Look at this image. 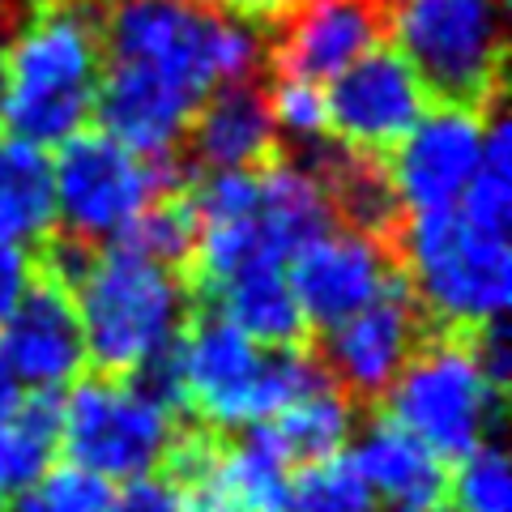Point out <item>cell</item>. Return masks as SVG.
I'll list each match as a JSON object with an SVG mask.
<instances>
[{"mask_svg": "<svg viewBox=\"0 0 512 512\" xmlns=\"http://www.w3.org/2000/svg\"><path fill=\"white\" fill-rule=\"evenodd\" d=\"M389 47L410 64L431 107L500 120L504 107V0H393Z\"/></svg>", "mask_w": 512, "mask_h": 512, "instance_id": "cell-1", "label": "cell"}, {"mask_svg": "<svg viewBox=\"0 0 512 512\" xmlns=\"http://www.w3.org/2000/svg\"><path fill=\"white\" fill-rule=\"evenodd\" d=\"M107 22L82 18L69 9L30 13L9 47V137L30 146H60L90 124L94 90L103 73Z\"/></svg>", "mask_w": 512, "mask_h": 512, "instance_id": "cell-2", "label": "cell"}, {"mask_svg": "<svg viewBox=\"0 0 512 512\" xmlns=\"http://www.w3.org/2000/svg\"><path fill=\"white\" fill-rule=\"evenodd\" d=\"M73 303L86 338V376L103 380H128L188 312V295L171 269L116 244H103Z\"/></svg>", "mask_w": 512, "mask_h": 512, "instance_id": "cell-3", "label": "cell"}, {"mask_svg": "<svg viewBox=\"0 0 512 512\" xmlns=\"http://www.w3.org/2000/svg\"><path fill=\"white\" fill-rule=\"evenodd\" d=\"M397 274L431 329H478L508 308V244L470 227L461 214H410L397 248Z\"/></svg>", "mask_w": 512, "mask_h": 512, "instance_id": "cell-4", "label": "cell"}, {"mask_svg": "<svg viewBox=\"0 0 512 512\" xmlns=\"http://www.w3.org/2000/svg\"><path fill=\"white\" fill-rule=\"evenodd\" d=\"M376 410L440 461H461L504 423V397L474 363V329H431Z\"/></svg>", "mask_w": 512, "mask_h": 512, "instance_id": "cell-5", "label": "cell"}, {"mask_svg": "<svg viewBox=\"0 0 512 512\" xmlns=\"http://www.w3.org/2000/svg\"><path fill=\"white\" fill-rule=\"evenodd\" d=\"M171 427L175 423L167 414L133 393L124 380L82 376L64 397L60 453L69 457V466L103 483H133L158 466Z\"/></svg>", "mask_w": 512, "mask_h": 512, "instance_id": "cell-6", "label": "cell"}, {"mask_svg": "<svg viewBox=\"0 0 512 512\" xmlns=\"http://www.w3.org/2000/svg\"><path fill=\"white\" fill-rule=\"evenodd\" d=\"M427 333L431 325L414 303L406 278L393 274L363 312L325 333H312V355L333 389L359 414H367L389 397L397 372L423 346Z\"/></svg>", "mask_w": 512, "mask_h": 512, "instance_id": "cell-7", "label": "cell"}, {"mask_svg": "<svg viewBox=\"0 0 512 512\" xmlns=\"http://www.w3.org/2000/svg\"><path fill=\"white\" fill-rule=\"evenodd\" d=\"M56 197L64 210V231L90 239V244H107L141 205H146L158 188H167L163 171L154 158H141L111 141L99 128H77L69 141H60L56 167Z\"/></svg>", "mask_w": 512, "mask_h": 512, "instance_id": "cell-8", "label": "cell"}, {"mask_svg": "<svg viewBox=\"0 0 512 512\" xmlns=\"http://www.w3.org/2000/svg\"><path fill=\"white\" fill-rule=\"evenodd\" d=\"M393 0H295L261 39V73L269 82L320 86L363 52L389 43Z\"/></svg>", "mask_w": 512, "mask_h": 512, "instance_id": "cell-9", "label": "cell"}, {"mask_svg": "<svg viewBox=\"0 0 512 512\" xmlns=\"http://www.w3.org/2000/svg\"><path fill=\"white\" fill-rule=\"evenodd\" d=\"M320 103H325V133L338 146L372 158H389L431 107L410 64L389 43L333 73L329 90H320Z\"/></svg>", "mask_w": 512, "mask_h": 512, "instance_id": "cell-10", "label": "cell"}, {"mask_svg": "<svg viewBox=\"0 0 512 512\" xmlns=\"http://www.w3.org/2000/svg\"><path fill=\"white\" fill-rule=\"evenodd\" d=\"M261 355L214 303H188L184 312V384L188 414L210 427L235 431L252 423V397L261 380Z\"/></svg>", "mask_w": 512, "mask_h": 512, "instance_id": "cell-11", "label": "cell"}, {"mask_svg": "<svg viewBox=\"0 0 512 512\" xmlns=\"http://www.w3.org/2000/svg\"><path fill=\"white\" fill-rule=\"evenodd\" d=\"M483 154V120L453 107H427V116L384 158L393 188L410 214H444L474 180Z\"/></svg>", "mask_w": 512, "mask_h": 512, "instance_id": "cell-12", "label": "cell"}, {"mask_svg": "<svg viewBox=\"0 0 512 512\" xmlns=\"http://www.w3.org/2000/svg\"><path fill=\"white\" fill-rule=\"evenodd\" d=\"M0 359L35 389H60L86 376V338L73 295L30 265L26 291L0 325Z\"/></svg>", "mask_w": 512, "mask_h": 512, "instance_id": "cell-13", "label": "cell"}, {"mask_svg": "<svg viewBox=\"0 0 512 512\" xmlns=\"http://www.w3.org/2000/svg\"><path fill=\"white\" fill-rule=\"evenodd\" d=\"M278 128L269 116V82L256 69L248 77L218 82L192 116L180 158L197 171H261L278 158Z\"/></svg>", "mask_w": 512, "mask_h": 512, "instance_id": "cell-14", "label": "cell"}, {"mask_svg": "<svg viewBox=\"0 0 512 512\" xmlns=\"http://www.w3.org/2000/svg\"><path fill=\"white\" fill-rule=\"evenodd\" d=\"M393 274L397 269L372 239L350 235V231H329L291 256L286 282H291V295L299 303L303 320H308V329L325 333L355 312H363Z\"/></svg>", "mask_w": 512, "mask_h": 512, "instance_id": "cell-15", "label": "cell"}, {"mask_svg": "<svg viewBox=\"0 0 512 512\" xmlns=\"http://www.w3.org/2000/svg\"><path fill=\"white\" fill-rule=\"evenodd\" d=\"M355 466L363 483L402 508H448V466L384 410L363 414Z\"/></svg>", "mask_w": 512, "mask_h": 512, "instance_id": "cell-16", "label": "cell"}, {"mask_svg": "<svg viewBox=\"0 0 512 512\" xmlns=\"http://www.w3.org/2000/svg\"><path fill=\"white\" fill-rule=\"evenodd\" d=\"M214 308L256 346H308L312 329L291 295L282 265H248L214 291Z\"/></svg>", "mask_w": 512, "mask_h": 512, "instance_id": "cell-17", "label": "cell"}, {"mask_svg": "<svg viewBox=\"0 0 512 512\" xmlns=\"http://www.w3.org/2000/svg\"><path fill=\"white\" fill-rule=\"evenodd\" d=\"M56 222L52 158L30 141L0 133V239L35 248Z\"/></svg>", "mask_w": 512, "mask_h": 512, "instance_id": "cell-18", "label": "cell"}, {"mask_svg": "<svg viewBox=\"0 0 512 512\" xmlns=\"http://www.w3.org/2000/svg\"><path fill=\"white\" fill-rule=\"evenodd\" d=\"M60 414L64 393L60 389H35L22 393L13 414L0 427V491H26L52 470L60 453Z\"/></svg>", "mask_w": 512, "mask_h": 512, "instance_id": "cell-19", "label": "cell"}, {"mask_svg": "<svg viewBox=\"0 0 512 512\" xmlns=\"http://www.w3.org/2000/svg\"><path fill=\"white\" fill-rule=\"evenodd\" d=\"M222 491L235 512H286L291 508V461L265 423L231 431L222 461Z\"/></svg>", "mask_w": 512, "mask_h": 512, "instance_id": "cell-20", "label": "cell"}, {"mask_svg": "<svg viewBox=\"0 0 512 512\" xmlns=\"http://www.w3.org/2000/svg\"><path fill=\"white\" fill-rule=\"evenodd\" d=\"M355 406L346 402L338 389H316L308 397H299L286 410H278L274 419H265L269 436L278 440L282 457L291 466H316V461H329L338 457L346 440H350V427H355Z\"/></svg>", "mask_w": 512, "mask_h": 512, "instance_id": "cell-21", "label": "cell"}, {"mask_svg": "<svg viewBox=\"0 0 512 512\" xmlns=\"http://www.w3.org/2000/svg\"><path fill=\"white\" fill-rule=\"evenodd\" d=\"M461 218H466L470 227L495 235V239L508 235V222H512V137H508L504 116L491 120V133L483 141V154H478L474 180L466 184V210H461Z\"/></svg>", "mask_w": 512, "mask_h": 512, "instance_id": "cell-22", "label": "cell"}, {"mask_svg": "<svg viewBox=\"0 0 512 512\" xmlns=\"http://www.w3.org/2000/svg\"><path fill=\"white\" fill-rule=\"evenodd\" d=\"M286 512H372V487L363 483L355 457H329L303 466L291 478V508Z\"/></svg>", "mask_w": 512, "mask_h": 512, "instance_id": "cell-23", "label": "cell"}, {"mask_svg": "<svg viewBox=\"0 0 512 512\" xmlns=\"http://www.w3.org/2000/svg\"><path fill=\"white\" fill-rule=\"evenodd\" d=\"M508 461L495 440H483L448 470V512H508Z\"/></svg>", "mask_w": 512, "mask_h": 512, "instance_id": "cell-24", "label": "cell"}, {"mask_svg": "<svg viewBox=\"0 0 512 512\" xmlns=\"http://www.w3.org/2000/svg\"><path fill=\"white\" fill-rule=\"evenodd\" d=\"M111 483L94 478L77 466L47 470L35 487L18 491V500L5 512H111Z\"/></svg>", "mask_w": 512, "mask_h": 512, "instance_id": "cell-25", "label": "cell"}, {"mask_svg": "<svg viewBox=\"0 0 512 512\" xmlns=\"http://www.w3.org/2000/svg\"><path fill=\"white\" fill-rule=\"evenodd\" d=\"M111 512H184L180 495H175L163 478H133L124 483L120 495H111Z\"/></svg>", "mask_w": 512, "mask_h": 512, "instance_id": "cell-26", "label": "cell"}, {"mask_svg": "<svg viewBox=\"0 0 512 512\" xmlns=\"http://www.w3.org/2000/svg\"><path fill=\"white\" fill-rule=\"evenodd\" d=\"M26 274H30L26 252L18 244H9V239H0V325L18 308V299L26 291Z\"/></svg>", "mask_w": 512, "mask_h": 512, "instance_id": "cell-27", "label": "cell"}, {"mask_svg": "<svg viewBox=\"0 0 512 512\" xmlns=\"http://www.w3.org/2000/svg\"><path fill=\"white\" fill-rule=\"evenodd\" d=\"M214 5L227 13L231 22H239V26L269 30V26H278L286 13L295 9V0H214Z\"/></svg>", "mask_w": 512, "mask_h": 512, "instance_id": "cell-28", "label": "cell"}, {"mask_svg": "<svg viewBox=\"0 0 512 512\" xmlns=\"http://www.w3.org/2000/svg\"><path fill=\"white\" fill-rule=\"evenodd\" d=\"M5 103H9V47L0 43V120H5Z\"/></svg>", "mask_w": 512, "mask_h": 512, "instance_id": "cell-29", "label": "cell"}, {"mask_svg": "<svg viewBox=\"0 0 512 512\" xmlns=\"http://www.w3.org/2000/svg\"><path fill=\"white\" fill-rule=\"evenodd\" d=\"M384 512H448V508H402V504H393V508H384Z\"/></svg>", "mask_w": 512, "mask_h": 512, "instance_id": "cell-30", "label": "cell"}, {"mask_svg": "<svg viewBox=\"0 0 512 512\" xmlns=\"http://www.w3.org/2000/svg\"><path fill=\"white\" fill-rule=\"evenodd\" d=\"M13 372H9V367H5V359H0V380H9Z\"/></svg>", "mask_w": 512, "mask_h": 512, "instance_id": "cell-31", "label": "cell"}, {"mask_svg": "<svg viewBox=\"0 0 512 512\" xmlns=\"http://www.w3.org/2000/svg\"><path fill=\"white\" fill-rule=\"evenodd\" d=\"M0 512H5V491H0Z\"/></svg>", "mask_w": 512, "mask_h": 512, "instance_id": "cell-32", "label": "cell"}]
</instances>
